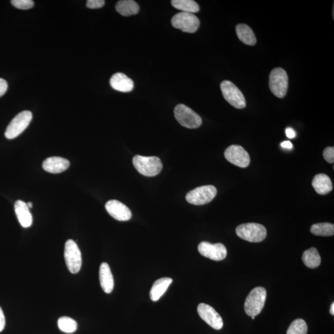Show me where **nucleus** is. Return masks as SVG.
I'll list each match as a JSON object with an SVG mask.
<instances>
[{
	"label": "nucleus",
	"instance_id": "f257e3e1",
	"mask_svg": "<svg viewBox=\"0 0 334 334\" xmlns=\"http://www.w3.org/2000/svg\"><path fill=\"white\" fill-rule=\"evenodd\" d=\"M132 164L139 173L149 177L158 175L163 168L161 160L155 156L135 155Z\"/></svg>",
	"mask_w": 334,
	"mask_h": 334
},
{
	"label": "nucleus",
	"instance_id": "f03ea898",
	"mask_svg": "<svg viewBox=\"0 0 334 334\" xmlns=\"http://www.w3.org/2000/svg\"><path fill=\"white\" fill-rule=\"evenodd\" d=\"M236 233L238 237L251 243H259L266 238L267 230L262 225L248 223L236 227Z\"/></svg>",
	"mask_w": 334,
	"mask_h": 334
},
{
	"label": "nucleus",
	"instance_id": "7ed1b4c3",
	"mask_svg": "<svg viewBox=\"0 0 334 334\" xmlns=\"http://www.w3.org/2000/svg\"><path fill=\"white\" fill-rule=\"evenodd\" d=\"M267 292L262 286L252 290L248 295L244 303V311L250 316L258 315L264 308Z\"/></svg>",
	"mask_w": 334,
	"mask_h": 334
},
{
	"label": "nucleus",
	"instance_id": "20e7f679",
	"mask_svg": "<svg viewBox=\"0 0 334 334\" xmlns=\"http://www.w3.org/2000/svg\"><path fill=\"white\" fill-rule=\"evenodd\" d=\"M174 114L180 125L185 128L196 129L202 125V118L199 115L184 104L176 105Z\"/></svg>",
	"mask_w": 334,
	"mask_h": 334
},
{
	"label": "nucleus",
	"instance_id": "39448f33",
	"mask_svg": "<svg viewBox=\"0 0 334 334\" xmlns=\"http://www.w3.org/2000/svg\"><path fill=\"white\" fill-rule=\"evenodd\" d=\"M288 78L282 68L272 70L270 75V88L272 93L278 98H283L287 93Z\"/></svg>",
	"mask_w": 334,
	"mask_h": 334
},
{
	"label": "nucleus",
	"instance_id": "423d86ee",
	"mask_svg": "<svg viewBox=\"0 0 334 334\" xmlns=\"http://www.w3.org/2000/svg\"><path fill=\"white\" fill-rule=\"evenodd\" d=\"M217 188L212 185L199 186L186 194V199L191 205L201 206L212 202L216 196Z\"/></svg>",
	"mask_w": 334,
	"mask_h": 334
},
{
	"label": "nucleus",
	"instance_id": "0eeeda50",
	"mask_svg": "<svg viewBox=\"0 0 334 334\" xmlns=\"http://www.w3.org/2000/svg\"><path fill=\"white\" fill-rule=\"evenodd\" d=\"M64 256L70 273H78L81 268L82 255L78 244L73 239H69L65 243Z\"/></svg>",
	"mask_w": 334,
	"mask_h": 334
},
{
	"label": "nucleus",
	"instance_id": "6e6552de",
	"mask_svg": "<svg viewBox=\"0 0 334 334\" xmlns=\"http://www.w3.org/2000/svg\"><path fill=\"white\" fill-rule=\"evenodd\" d=\"M32 119V114L30 111L20 112L7 126L5 133V137L8 140H13L18 137L28 128Z\"/></svg>",
	"mask_w": 334,
	"mask_h": 334
},
{
	"label": "nucleus",
	"instance_id": "1a4fd4ad",
	"mask_svg": "<svg viewBox=\"0 0 334 334\" xmlns=\"http://www.w3.org/2000/svg\"><path fill=\"white\" fill-rule=\"evenodd\" d=\"M221 93L230 105L237 109H243L247 105L243 93L231 81H224L220 84Z\"/></svg>",
	"mask_w": 334,
	"mask_h": 334
},
{
	"label": "nucleus",
	"instance_id": "9d476101",
	"mask_svg": "<svg viewBox=\"0 0 334 334\" xmlns=\"http://www.w3.org/2000/svg\"><path fill=\"white\" fill-rule=\"evenodd\" d=\"M171 22L174 28L191 34L196 32L200 26L199 19L193 13L184 12L175 14L171 19Z\"/></svg>",
	"mask_w": 334,
	"mask_h": 334
},
{
	"label": "nucleus",
	"instance_id": "9b49d317",
	"mask_svg": "<svg viewBox=\"0 0 334 334\" xmlns=\"http://www.w3.org/2000/svg\"><path fill=\"white\" fill-rule=\"evenodd\" d=\"M224 155L227 161L238 167L246 168L250 164L249 153L243 147L238 145L229 146L225 151Z\"/></svg>",
	"mask_w": 334,
	"mask_h": 334
},
{
	"label": "nucleus",
	"instance_id": "f8f14e48",
	"mask_svg": "<svg viewBox=\"0 0 334 334\" xmlns=\"http://www.w3.org/2000/svg\"><path fill=\"white\" fill-rule=\"evenodd\" d=\"M198 251L202 256L215 261L224 260L227 255V248L223 244H211L208 241L202 242L198 246Z\"/></svg>",
	"mask_w": 334,
	"mask_h": 334
},
{
	"label": "nucleus",
	"instance_id": "ddd939ff",
	"mask_svg": "<svg viewBox=\"0 0 334 334\" xmlns=\"http://www.w3.org/2000/svg\"><path fill=\"white\" fill-rule=\"evenodd\" d=\"M197 313L201 318L215 330H220L224 326L223 319L214 308L205 303L197 306Z\"/></svg>",
	"mask_w": 334,
	"mask_h": 334
},
{
	"label": "nucleus",
	"instance_id": "4468645a",
	"mask_svg": "<svg viewBox=\"0 0 334 334\" xmlns=\"http://www.w3.org/2000/svg\"><path fill=\"white\" fill-rule=\"evenodd\" d=\"M105 209L108 214L117 220L128 221L131 218L132 214L130 209L119 201H109L106 203Z\"/></svg>",
	"mask_w": 334,
	"mask_h": 334
},
{
	"label": "nucleus",
	"instance_id": "2eb2a0df",
	"mask_svg": "<svg viewBox=\"0 0 334 334\" xmlns=\"http://www.w3.org/2000/svg\"><path fill=\"white\" fill-rule=\"evenodd\" d=\"M69 160L60 157H51L43 161L42 167L44 170L51 173H60L70 167Z\"/></svg>",
	"mask_w": 334,
	"mask_h": 334
},
{
	"label": "nucleus",
	"instance_id": "dca6fc26",
	"mask_svg": "<svg viewBox=\"0 0 334 334\" xmlns=\"http://www.w3.org/2000/svg\"><path fill=\"white\" fill-rule=\"evenodd\" d=\"M110 84L114 90L122 93H129L134 88V82L122 73L114 74L110 78Z\"/></svg>",
	"mask_w": 334,
	"mask_h": 334
},
{
	"label": "nucleus",
	"instance_id": "f3484780",
	"mask_svg": "<svg viewBox=\"0 0 334 334\" xmlns=\"http://www.w3.org/2000/svg\"><path fill=\"white\" fill-rule=\"evenodd\" d=\"M99 279L100 285L106 294H110L114 288V279L110 266L106 262H103L100 266Z\"/></svg>",
	"mask_w": 334,
	"mask_h": 334
},
{
	"label": "nucleus",
	"instance_id": "a211bd4d",
	"mask_svg": "<svg viewBox=\"0 0 334 334\" xmlns=\"http://www.w3.org/2000/svg\"><path fill=\"white\" fill-rule=\"evenodd\" d=\"M14 210L17 218L24 228H28L32 224V215L27 203L22 201H17L14 204Z\"/></svg>",
	"mask_w": 334,
	"mask_h": 334
},
{
	"label": "nucleus",
	"instance_id": "6ab92c4d",
	"mask_svg": "<svg viewBox=\"0 0 334 334\" xmlns=\"http://www.w3.org/2000/svg\"><path fill=\"white\" fill-rule=\"evenodd\" d=\"M312 186L316 193L321 195H326L332 191L333 185L330 179L326 174L319 173L313 180Z\"/></svg>",
	"mask_w": 334,
	"mask_h": 334
},
{
	"label": "nucleus",
	"instance_id": "aec40b11",
	"mask_svg": "<svg viewBox=\"0 0 334 334\" xmlns=\"http://www.w3.org/2000/svg\"><path fill=\"white\" fill-rule=\"evenodd\" d=\"M172 282L173 279L170 277H163L157 280L150 290V299L153 301H158Z\"/></svg>",
	"mask_w": 334,
	"mask_h": 334
},
{
	"label": "nucleus",
	"instance_id": "412c9836",
	"mask_svg": "<svg viewBox=\"0 0 334 334\" xmlns=\"http://www.w3.org/2000/svg\"><path fill=\"white\" fill-rule=\"evenodd\" d=\"M236 32L239 39L246 45L253 46L256 43L255 34L248 25L239 24L236 27Z\"/></svg>",
	"mask_w": 334,
	"mask_h": 334
},
{
	"label": "nucleus",
	"instance_id": "4be33fe9",
	"mask_svg": "<svg viewBox=\"0 0 334 334\" xmlns=\"http://www.w3.org/2000/svg\"><path fill=\"white\" fill-rule=\"evenodd\" d=\"M140 6L132 0H122L117 3L116 10L123 16L135 15L140 11Z\"/></svg>",
	"mask_w": 334,
	"mask_h": 334
},
{
	"label": "nucleus",
	"instance_id": "5701e85b",
	"mask_svg": "<svg viewBox=\"0 0 334 334\" xmlns=\"http://www.w3.org/2000/svg\"><path fill=\"white\" fill-rule=\"evenodd\" d=\"M302 260L304 265L310 269L317 268L321 262V256L315 248H311L304 251Z\"/></svg>",
	"mask_w": 334,
	"mask_h": 334
},
{
	"label": "nucleus",
	"instance_id": "b1692460",
	"mask_svg": "<svg viewBox=\"0 0 334 334\" xmlns=\"http://www.w3.org/2000/svg\"><path fill=\"white\" fill-rule=\"evenodd\" d=\"M174 8L184 12V13H194L199 11V6L193 0H173L171 2Z\"/></svg>",
	"mask_w": 334,
	"mask_h": 334
},
{
	"label": "nucleus",
	"instance_id": "393cba45",
	"mask_svg": "<svg viewBox=\"0 0 334 334\" xmlns=\"http://www.w3.org/2000/svg\"><path fill=\"white\" fill-rule=\"evenodd\" d=\"M310 231L316 236H330L334 234V226L328 222L316 224L313 225Z\"/></svg>",
	"mask_w": 334,
	"mask_h": 334
},
{
	"label": "nucleus",
	"instance_id": "a878e982",
	"mask_svg": "<svg viewBox=\"0 0 334 334\" xmlns=\"http://www.w3.org/2000/svg\"><path fill=\"white\" fill-rule=\"evenodd\" d=\"M58 326L62 332L72 333L78 329V324L73 319L63 316L58 319Z\"/></svg>",
	"mask_w": 334,
	"mask_h": 334
},
{
	"label": "nucleus",
	"instance_id": "bb28decb",
	"mask_svg": "<svg viewBox=\"0 0 334 334\" xmlns=\"http://www.w3.org/2000/svg\"><path fill=\"white\" fill-rule=\"evenodd\" d=\"M308 326L306 322L301 319H297L292 322L289 326L286 334H306Z\"/></svg>",
	"mask_w": 334,
	"mask_h": 334
},
{
	"label": "nucleus",
	"instance_id": "cd10ccee",
	"mask_svg": "<svg viewBox=\"0 0 334 334\" xmlns=\"http://www.w3.org/2000/svg\"><path fill=\"white\" fill-rule=\"evenodd\" d=\"M11 3L14 7L24 10H29L34 5V2L32 0H13Z\"/></svg>",
	"mask_w": 334,
	"mask_h": 334
},
{
	"label": "nucleus",
	"instance_id": "c85d7f7f",
	"mask_svg": "<svg viewBox=\"0 0 334 334\" xmlns=\"http://www.w3.org/2000/svg\"><path fill=\"white\" fill-rule=\"evenodd\" d=\"M323 156L328 163L333 164L334 162V147H326L324 150Z\"/></svg>",
	"mask_w": 334,
	"mask_h": 334
},
{
	"label": "nucleus",
	"instance_id": "c756f323",
	"mask_svg": "<svg viewBox=\"0 0 334 334\" xmlns=\"http://www.w3.org/2000/svg\"><path fill=\"white\" fill-rule=\"evenodd\" d=\"M105 5V1L103 0H88L86 6L88 8L97 9L103 7Z\"/></svg>",
	"mask_w": 334,
	"mask_h": 334
},
{
	"label": "nucleus",
	"instance_id": "7c9ffc66",
	"mask_svg": "<svg viewBox=\"0 0 334 334\" xmlns=\"http://www.w3.org/2000/svg\"><path fill=\"white\" fill-rule=\"evenodd\" d=\"M8 90V83L5 79L0 78V97L4 95Z\"/></svg>",
	"mask_w": 334,
	"mask_h": 334
},
{
	"label": "nucleus",
	"instance_id": "2f4dec72",
	"mask_svg": "<svg viewBox=\"0 0 334 334\" xmlns=\"http://www.w3.org/2000/svg\"><path fill=\"white\" fill-rule=\"evenodd\" d=\"M5 326V318L4 311L0 307V332L4 329Z\"/></svg>",
	"mask_w": 334,
	"mask_h": 334
},
{
	"label": "nucleus",
	"instance_id": "473e14b6",
	"mask_svg": "<svg viewBox=\"0 0 334 334\" xmlns=\"http://www.w3.org/2000/svg\"><path fill=\"white\" fill-rule=\"evenodd\" d=\"M286 135L288 138L293 139L296 137V132H295L294 129L288 128L286 129Z\"/></svg>",
	"mask_w": 334,
	"mask_h": 334
},
{
	"label": "nucleus",
	"instance_id": "72a5a7b5",
	"mask_svg": "<svg viewBox=\"0 0 334 334\" xmlns=\"http://www.w3.org/2000/svg\"><path fill=\"white\" fill-rule=\"evenodd\" d=\"M283 148L291 149L293 148V144L291 141H286L281 143Z\"/></svg>",
	"mask_w": 334,
	"mask_h": 334
},
{
	"label": "nucleus",
	"instance_id": "f704fd0d",
	"mask_svg": "<svg viewBox=\"0 0 334 334\" xmlns=\"http://www.w3.org/2000/svg\"><path fill=\"white\" fill-rule=\"evenodd\" d=\"M330 313L332 315H334V303H332V304H331L330 309Z\"/></svg>",
	"mask_w": 334,
	"mask_h": 334
},
{
	"label": "nucleus",
	"instance_id": "c9c22d12",
	"mask_svg": "<svg viewBox=\"0 0 334 334\" xmlns=\"http://www.w3.org/2000/svg\"><path fill=\"white\" fill-rule=\"evenodd\" d=\"M27 205H28L29 208H32V203L31 202H29L27 203Z\"/></svg>",
	"mask_w": 334,
	"mask_h": 334
},
{
	"label": "nucleus",
	"instance_id": "e433bc0d",
	"mask_svg": "<svg viewBox=\"0 0 334 334\" xmlns=\"http://www.w3.org/2000/svg\"><path fill=\"white\" fill-rule=\"evenodd\" d=\"M251 318H252V319H255V316H252V317H251Z\"/></svg>",
	"mask_w": 334,
	"mask_h": 334
}]
</instances>
